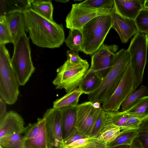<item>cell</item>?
<instances>
[{
	"mask_svg": "<svg viewBox=\"0 0 148 148\" xmlns=\"http://www.w3.org/2000/svg\"><path fill=\"white\" fill-rule=\"evenodd\" d=\"M25 29L32 42L42 48L60 47L65 40L62 25L51 21L29 8L23 12Z\"/></svg>",
	"mask_w": 148,
	"mask_h": 148,
	"instance_id": "cell-1",
	"label": "cell"
},
{
	"mask_svg": "<svg viewBox=\"0 0 148 148\" xmlns=\"http://www.w3.org/2000/svg\"><path fill=\"white\" fill-rule=\"evenodd\" d=\"M130 62V56L127 50L122 49L115 53L111 69L99 87L88 95L89 101L103 103L107 100L119 85Z\"/></svg>",
	"mask_w": 148,
	"mask_h": 148,
	"instance_id": "cell-2",
	"label": "cell"
},
{
	"mask_svg": "<svg viewBox=\"0 0 148 148\" xmlns=\"http://www.w3.org/2000/svg\"><path fill=\"white\" fill-rule=\"evenodd\" d=\"M112 23L110 15L95 17L85 24L81 30L83 38L82 51L92 55L103 44Z\"/></svg>",
	"mask_w": 148,
	"mask_h": 148,
	"instance_id": "cell-3",
	"label": "cell"
},
{
	"mask_svg": "<svg viewBox=\"0 0 148 148\" xmlns=\"http://www.w3.org/2000/svg\"><path fill=\"white\" fill-rule=\"evenodd\" d=\"M5 45L0 44V96L7 104L17 100L20 86Z\"/></svg>",
	"mask_w": 148,
	"mask_h": 148,
	"instance_id": "cell-4",
	"label": "cell"
},
{
	"mask_svg": "<svg viewBox=\"0 0 148 148\" xmlns=\"http://www.w3.org/2000/svg\"><path fill=\"white\" fill-rule=\"evenodd\" d=\"M14 45V51L11 58L12 66L20 86H23L34 72L28 38L24 31Z\"/></svg>",
	"mask_w": 148,
	"mask_h": 148,
	"instance_id": "cell-5",
	"label": "cell"
},
{
	"mask_svg": "<svg viewBox=\"0 0 148 148\" xmlns=\"http://www.w3.org/2000/svg\"><path fill=\"white\" fill-rule=\"evenodd\" d=\"M89 66L86 60L75 64L67 60L56 70L57 75L52 82L56 89H64L68 93L77 88L89 69Z\"/></svg>",
	"mask_w": 148,
	"mask_h": 148,
	"instance_id": "cell-6",
	"label": "cell"
},
{
	"mask_svg": "<svg viewBox=\"0 0 148 148\" xmlns=\"http://www.w3.org/2000/svg\"><path fill=\"white\" fill-rule=\"evenodd\" d=\"M148 34L139 31L132 39L127 49L130 56V62L135 78V90L143 81L147 62Z\"/></svg>",
	"mask_w": 148,
	"mask_h": 148,
	"instance_id": "cell-7",
	"label": "cell"
},
{
	"mask_svg": "<svg viewBox=\"0 0 148 148\" xmlns=\"http://www.w3.org/2000/svg\"><path fill=\"white\" fill-rule=\"evenodd\" d=\"M135 78L131 62L112 95L103 103L102 109L107 112L118 111L123 102L135 90Z\"/></svg>",
	"mask_w": 148,
	"mask_h": 148,
	"instance_id": "cell-8",
	"label": "cell"
},
{
	"mask_svg": "<svg viewBox=\"0 0 148 148\" xmlns=\"http://www.w3.org/2000/svg\"><path fill=\"white\" fill-rule=\"evenodd\" d=\"M113 8H97L80 3L73 4L66 17V27L70 29H77L81 31L83 26L94 18L101 15H110Z\"/></svg>",
	"mask_w": 148,
	"mask_h": 148,
	"instance_id": "cell-9",
	"label": "cell"
},
{
	"mask_svg": "<svg viewBox=\"0 0 148 148\" xmlns=\"http://www.w3.org/2000/svg\"><path fill=\"white\" fill-rule=\"evenodd\" d=\"M118 49L116 45L103 44L92 55L91 66L88 71L95 73L103 79L111 69L114 54Z\"/></svg>",
	"mask_w": 148,
	"mask_h": 148,
	"instance_id": "cell-10",
	"label": "cell"
},
{
	"mask_svg": "<svg viewBox=\"0 0 148 148\" xmlns=\"http://www.w3.org/2000/svg\"><path fill=\"white\" fill-rule=\"evenodd\" d=\"M102 108H97L89 101L77 106L76 129L87 137H89L93 126Z\"/></svg>",
	"mask_w": 148,
	"mask_h": 148,
	"instance_id": "cell-11",
	"label": "cell"
},
{
	"mask_svg": "<svg viewBox=\"0 0 148 148\" xmlns=\"http://www.w3.org/2000/svg\"><path fill=\"white\" fill-rule=\"evenodd\" d=\"M42 118L45 121L48 148L59 147L63 143L60 109L53 108L47 110Z\"/></svg>",
	"mask_w": 148,
	"mask_h": 148,
	"instance_id": "cell-12",
	"label": "cell"
},
{
	"mask_svg": "<svg viewBox=\"0 0 148 148\" xmlns=\"http://www.w3.org/2000/svg\"><path fill=\"white\" fill-rule=\"evenodd\" d=\"M25 145L29 148H48L45 121L38 118L37 121L29 123L24 133Z\"/></svg>",
	"mask_w": 148,
	"mask_h": 148,
	"instance_id": "cell-13",
	"label": "cell"
},
{
	"mask_svg": "<svg viewBox=\"0 0 148 148\" xmlns=\"http://www.w3.org/2000/svg\"><path fill=\"white\" fill-rule=\"evenodd\" d=\"M110 15L113 24L112 28L117 32L122 43H127L138 32L134 20L121 16L116 12L114 8Z\"/></svg>",
	"mask_w": 148,
	"mask_h": 148,
	"instance_id": "cell-14",
	"label": "cell"
},
{
	"mask_svg": "<svg viewBox=\"0 0 148 148\" xmlns=\"http://www.w3.org/2000/svg\"><path fill=\"white\" fill-rule=\"evenodd\" d=\"M25 129L22 117L16 112L10 111L0 119V138L14 134H24Z\"/></svg>",
	"mask_w": 148,
	"mask_h": 148,
	"instance_id": "cell-15",
	"label": "cell"
},
{
	"mask_svg": "<svg viewBox=\"0 0 148 148\" xmlns=\"http://www.w3.org/2000/svg\"><path fill=\"white\" fill-rule=\"evenodd\" d=\"M145 0H114L116 12L121 16L134 20L140 11L144 8Z\"/></svg>",
	"mask_w": 148,
	"mask_h": 148,
	"instance_id": "cell-16",
	"label": "cell"
},
{
	"mask_svg": "<svg viewBox=\"0 0 148 148\" xmlns=\"http://www.w3.org/2000/svg\"><path fill=\"white\" fill-rule=\"evenodd\" d=\"M77 106H68L59 109L61 113V125L63 140L67 138L75 129Z\"/></svg>",
	"mask_w": 148,
	"mask_h": 148,
	"instance_id": "cell-17",
	"label": "cell"
},
{
	"mask_svg": "<svg viewBox=\"0 0 148 148\" xmlns=\"http://www.w3.org/2000/svg\"><path fill=\"white\" fill-rule=\"evenodd\" d=\"M14 45L22 34L25 31L24 17L23 12H13L5 15Z\"/></svg>",
	"mask_w": 148,
	"mask_h": 148,
	"instance_id": "cell-18",
	"label": "cell"
},
{
	"mask_svg": "<svg viewBox=\"0 0 148 148\" xmlns=\"http://www.w3.org/2000/svg\"><path fill=\"white\" fill-rule=\"evenodd\" d=\"M102 79L95 73L88 71L79 84L78 88L83 94L89 95L100 86Z\"/></svg>",
	"mask_w": 148,
	"mask_h": 148,
	"instance_id": "cell-19",
	"label": "cell"
},
{
	"mask_svg": "<svg viewBox=\"0 0 148 148\" xmlns=\"http://www.w3.org/2000/svg\"><path fill=\"white\" fill-rule=\"evenodd\" d=\"M83 94L82 91L77 88L55 100L53 103V107L59 109L68 106H76L78 105L79 97Z\"/></svg>",
	"mask_w": 148,
	"mask_h": 148,
	"instance_id": "cell-20",
	"label": "cell"
},
{
	"mask_svg": "<svg viewBox=\"0 0 148 148\" xmlns=\"http://www.w3.org/2000/svg\"><path fill=\"white\" fill-rule=\"evenodd\" d=\"M123 112L130 116L142 120L147 118L148 117V96L141 98L130 108Z\"/></svg>",
	"mask_w": 148,
	"mask_h": 148,
	"instance_id": "cell-21",
	"label": "cell"
},
{
	"mask_svg": "<svg viewBox=\"0 0 148 148\" xmlns=\"http://www.w3.org/2000/svg\"><path fill=\"white\" fill-rule=\"evenodd\" d=\"M30 8L48 20L54 22L53 15V8L50 1L32 0Z\"/></svg>",
	"mask_w": 148,
	"mask_h": 148,
	"instance_id": "cell-22",
	"label": "cell"
},
{
	"mask_svg": "<svg viewBox=\"0 0 148 148\" xmlns=\"http://www.w3.org/2000/svg\"><path fill=\"white\" fill-rule=\"evenodd\" d=\"M121 131L120 127L105 123L97 138L107 145L114 140L119 135Z\"/></svg>",
	"mask_w": 148,
	"mask_h": 148,
	"instance_id": "cell-23",
	"label": "cell"
},
{
	"mask_svg": "<svg viewBox=\"0 0 148 148\" xmlns=\"http://www.w3.org/2000/svg\"><path fill=\"white\" fill-rule=\"evenodd\" d=\"M137 134V130H121L119 135L107 145V148H114L121 145H130L136 138Z\"/></svg>",
	"mask_w": 148,
	"mask_h": 148,
	"instance_id": "cell-24",
	"label": "cell"
},
{
	"mask_svg": "<svg viewBox=\"0 0 148 148\" xmlns=\"http://www.w3.org/2000/svg\"><path fill=\"white\" fill-rule=\"evenodd\" d=\"M64 42L70 50L82 51L83 38L80 31L77 29H70L68 36Z\"/></svg>",
	"mask_w": 148,
	"mask_h": 148,
	"instance_id": "cell-25",
	"label": "cell"
},
{
	"mask_svg": "<svg viewBox=\"0 0 148 148\" xmlns=\"http://www.w3.org/2000/svg\"><path fill=\"white\" fill-rule=\"evenodd\" d=\"M148 95V89L144 85H141L134 90L123 102L121 104L122 111H125L132 107L141 98Z\"/></svg>",
	"mask_w": 148,
	"mask_h": 148,
	"instance_id": "cell-26",
	"label": "cell"
},
{
	"mask_svg": "<svg viewBox=\"0 0 148 148\" xmlns=\"http://www.w3.org/2000/svg\"><path fill=\"white\" fill-rule=\"evenodd\" d=\"M24 145V136L21 134H14L0 138V146L3 148H20Z\"/></svg>",
	"mask_w": 148,
	"mask_h": 148,
	"instance_id": "cell-27",
	"label": "cell"
},
{
	"mask_svg": "<svg viewBox=\"0 0 148 148\" xmlns=\"http://www.w3.org/2000/svg\"><path fill=\"white\" fill-rule=\"evenodd\" d=\"M105 123L112 124L122 127L127 122L130 116L123 111L107 112L104 111Z\"/></svg>",
	"mask_w": 148,
	"mask_h": 148,
	"instance_id": "cell-28",
	"label": "cell"
},
{
	"mask_svg": "<svg viewBox=\"0 0 148 148\" xmlns=\"http://www.w3.org/2000/svg\"><path fill=\"white\" fill-rule=\"evenodd\" d=\"M6 1V6L8 7L7 14L15 12H23L30 8L32 0H10Z\"/></svg>",
	"mask_w": 148,
	"mask_h": 148,
	"instance_id": "cell-29",
	"label": "cell"
},
{
	"mask_svg": "<svg viewBox=\"0 0 148 148\" xmlns=\"http://www.w3.org/2000/svg\"><path fill=\"white\" fill-rule=\"evenodd\" d=\"M13 43L12 36L7 23L5 15L0 16V44Z\"/></svg>",
	"mask_w": 148,
	"mask_h": 148,
	"instance_id": "cell-30",
	"label": "cell"
},
{
	"mask_svg": "<svg viewBox=\"0 0 148 148\" xmlns=\"http://www.w3.org/2000/svg\"><path fill=\"white\" fill-rule=\"evenodd\" d=\"M134 21L138 31L148 34V9H142Z\"/></svg>",
	"mask_w": 148,
	"mask_h": 148,
	"instance_id": "cell-31",
	"label": "cell"
},
{
	"mask_svg": "<svg viewBox=\"0 0 148 148\" xmlns=\"http://www.w3.org/2000/svg\"><path fill=\"white\" fill-rule=\"evenodd\" d=\"M137 131L136 138L141 142L145 148H148V117L142 120Z\"/></svg>",
	"mask_w": 148,
	"mask_h": 148,
	"instance_id": "cell-32",
	"label": "cell"
},
{
	"mask_svg": "<svg viewBox=\"0 0 148 148\" xmlns=\"http://www.w3.org/2000/svg\"><path fill=\"white\" fill-rule=\"evenodd\" d=\"M80 3L97 8L111 9L114 8V0H87Z\"/></svg>",
	"mask_w": 148,
	"mask_h": 148,
	"instance_id": "cell-33",
	"label": "cell"
},
{
	"mask_svg": "<svg viewBox=\"0 0 148 148\" xmlns=\"http://www.w3.org/2000/svg\"><path fill=\"white\" fill-rule=\"evenodd\" d=\"M105 123L104 111L102 109L93 126L89 137L97 138Z\"/></svg>",
	"mask_w": 148,
	"mask_h": 148,
	"instance_id": "cell-34",
	"label": "cell"
},
{
	"mask_svg": "<svg viewBox=\"0 0 148 148\" xmlns=\"http://www.w3.org/2000/svg\"><path fill=\"white\" fill-rule=\"evenodd\" d=\"M75 148H107V146L105 143L97 138L89 137L86 142Z\"/></svg>",
	"mask_w": 148,
	"mask_h": 148,
	"instance_id": "cell-35",
	"label": "cell"
},
{
	"mask_svg": "<svg viewBox=\"0 0 148 148\" xmlns=\"http://www.w3.org/2000/svg\"><path fill=\"white\" fill-rule=\"evenodd\" d=\"M142 120L137 118L130 116L125 125L121 128V130H137Z\"/></svg>",
	"mask_w": 148,
	"mask_h": 148,
	"instance_id": "cell-36",
	"label": "cell"
},
{
	"mask_svg": "<svg viewBox=\"0 0 148 148\" xmlns=\"http://www.w3.org/2000/svg\"><path fill=\"white\" fill-rule=\"evenodd\" d=\"M87 137L78 131L75 128L71 134L66 138L63 140L64 145H67L79 139L86 138Z\"/></svg>",
	"mask_w": 148,
	"mask_h": 148,
	"instance_id": "cell-37",
	"label": "cell"
},
{
	"mask_svg": "<svg viewBox=\"0 0 148 148\" xmlns=\"http://www.w3.org/2000/svg\"><path fill=\"white\" fill-rule=\"evenodd\" d=\"M78 52L71 50L67 51L66 53L67 60L75 64L79 63L83 61L84 60L79 56Z\"/></svg>",
	"mask_w": 148,
	"mask_h": 148,
	"instance_id": "cell-38",
	"label": "cell"
},
{
	"mask_svg": "<svg viewBox=\"0 0 148 148\" xmlns=\"http://www.w3.org/2000/svg\"><path fill=\"white\" fill-rule=\"evenodd\" d=\"M89 137L77 140L73 143L67 145L61 144L58 148H75L78 147L87 141Z\"/></svg>",
	"mask_w": 148,
	"mask_h": 148,
	"instance_id": "cell-39",
	"label": "cell"
},
{
	"mask_svg": "<svg viewBox=\"0 0 148 148\" xmlns=\"http://www.w3.org/2000/svg\"><path fill=\"white\" fill-rule=\"evenodd\" d=\"M7 103L0 97V119L7 113L6 106Z\"/></svg>",
	"mask_w": 148,
	"mask_h": 148,
	"instance_id": "cell-40",
	"label": "cell"
},
{
	"mask_svg": "<svg viewBox=\"0 0 148 148\" xmlns=\"http://www.w3.org/2000/svg\"><path fill=\"white\" fill-rule=\"evenodd\" d=\"M130 148H145L141 142L135 138L130 145Z\"/></svg>",
	"mask_w": 148,
	"mask_h": 148,
	"instance_id": "cell-41",
	"label": "cell"
},
{
	"mask_svg": "<svg viewBox=\"0 0 148 148\" xmlns=\"http://www.w3.org/2000/svg\"><path fill=\"white\" fill-rule=\"evenodd\" d=\"M114 148H130V145H121L116 146Z\"/></svg>",
	"mask_w": 148,
	"mask_h": 148,
	"instance_id": "cell-42",
	"label": "cell"
},
{
	"mask_svg": "<svg viewBox=\"0 0 148 148\" xmlns=\"http://www.w3.org/2000/svg\"><path fill=\"white\" fill-rule=\"evenodd\" d=\"M100 104L99 102H96L93 103V106L95 108H98L101 107Z\"/></svg>",
	"mask_w": 148,
	"mask_h": 148,
	"instance_id": "cell-43",
	"label": "cell"
},
{
	"mask_svg": "<svg viewBox=\"0 0 148 148\" xmlns=\"http://www.w3.org/2000/svg\"><path fill=\"white\" fill-rule=\"evenodd\" d=\"M143 6L144 8L148 9V0H145Z\"/></svg>",
	"mask_w": 148,
	"mask_h": 148,
	"instance_id": "cell-44",
	"label": "cell"
},
{
	"mask_svg": "<svg viewBox=\"0 0 148 148\" xmlns=\"http://www.w3.org/2000/svg\"><path fill=\"white\" fill-rule=\"evenodd\" d=\"M55 1L57 2H59L62 3H66L68 1H69V0H55Z\"/></svg>",
	"mask_w": 148,
	"mask_h": 148,
	"instance_id": "cell-45",
	"label": "cell"
},
{
	"mask_svg": "<svg viewBox=\"0 0 148 148\" xmlns=\"http://www.w3.org/2000/svg\"><path fill=\"white\" fill-rule=\"evenodd\" d=\"M29 148L28 147H27L25 145H24V146L23 147H21V148Z\"/></svg>",
	"mask_w": 148,
	"mask_h": 148,
	"instance_id": "cell-46",
	"label": "cell"
},
{
	"mask_svg": "<svg viewBox=\"0 0 148 148\" xmlns=\"http://www.w3.org/2000/svg\"><path fill=\"white\" fill-rule=\"evenodd\" d=\"M51 148H58L56 147H53Z\"/></svg>",
	"mask_w": 148,
	"mask_h": 148,
	"instance_id": "cell-47",
	"label": "cell"
},
{
	"mask_svg": "<svg viewBox=\"0 0 148 148\" xmlns=\"http://www.w3.org/2000/svg\"><path fill=\"white\" fill-rule=\"evenodd\" d=\"M0 148H3L1 146H0Z\"/></svg>",
	"mask_w": 148,
	"mask_h": 148,
	"instance_id": "cell-48",
	"label": "cell"
}]
</instances>
